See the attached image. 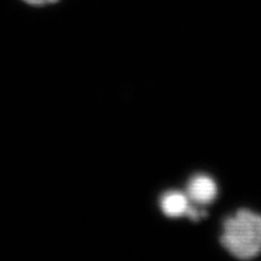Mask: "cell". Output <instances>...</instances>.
Wrapping results in <instances>:
<instances>
[{
  "instance_id": "6da1fadb",
  "label": "cell",
  "mask_w": 261,
  "mask_h": 261,
  "mask_svg": "<svg viewBox=\"0 0 261 261\" xmlns=\"http://www.w3.org/2000/svg\"><path fill=\"white\" fill-rule=\"evenodd\" d=\"M221 244L231 255L249 260L261 253V215L241 210L224 221Z\"/></svg>"
},
{
  "instance_id": "7a4b0ae2",
  "label": "cell",
  "mask_w": 261,
  "mask_h": 261,
  "mask_svg": "<svg viewBox=\"0 0 261 261\" xmlns=\"http://www.w3.org/2000/svg\"><path fill=\"white\" fill-rule=\"evenodd\" d=\"M191 200L189 198L188 194L181 191H168L162 195L160 205L163 214L169 218H180L189 217L192 220H198L203 218L205 212L198 210V208L192 207L190 204Z\"/></svg>"
},
{
  "instance_id": "3957f363",
  "label": "cell",
  "mask_w": 261,
  "mask_h": 261,
  "mask_svg": "<svg viewBox=\"0 0 261 261\" xmlns=\"http://www.w3.org/2000/svg\"><path fill=\"white\" fill-rule=\"evenodd\" d=\"M218 188L214 179L210 175L197 174L190 179L188 184V196L196 204L205 205L215 200Z\"/></svg>"
},
{
  "instance_id": "277c9868",
  "label": "cell",
  "mask_w": 261,
  "mask_h": 261,
  "mask_svg": "<svg viewBox=\"0 0 261 261\" xmlns=\"http://www.w3.org/2000/svg\"><path fill=\"white\" fill-rule=\"evenodd\" d=\"M24 3H27L29 5H34V6H42V5H47V4H54V3H57L58 0H23Z\"/></svg>"
}]
</instances>
